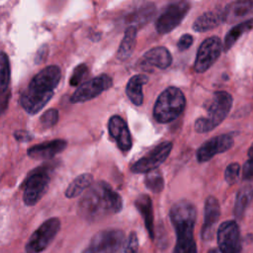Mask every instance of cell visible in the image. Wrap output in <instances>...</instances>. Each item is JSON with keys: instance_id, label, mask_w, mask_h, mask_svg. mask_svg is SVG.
Returning a JSON list of instances; mask_svg holds the SVG:
<instances>
[{"instance_id": "7", "label": "cell", "mask_w": 253, "mask_h": 253, "mask_svg": "<svg viewBox=\"0 0 253 253\" xmlns=\"http://www.w3.org/2000/svg\"><path fill=\"white\" fill-rule=\"evenodd\" d=\"M124 243V231L120 229H105L93 235L82 253H117Z\"/></svg>"}, {"instance_id": "3", "label": "cell", "mask_w": 253, "mask_h": 253, "mask_svg": "<svg viewBox=\"0 0 253 253\" xmlns=\"http://www.w3.org/2000/svg\"><path fill=\"white\" fill-rule=\"evenodd\" d=\"M169 216L176 233V244L173 253H197L194 238L197 219L195 206L187 200H180L171 207Z\"/></svg>"}, {"instance_id": "18", "label": "cell", "mask_w": 253, "mask_h": 253, "mask_svg": "<svg viewBox=\"0 0 253 253\" xmlns=\"http://www.w3.org/2000/svg\"><path fill=\"white\" fill-rule=\"evenodd\" d=\"M253 12V0H236L229 3L223 10V22L234 23Z\"/></svg>"}, {"instance_id": "12", "label": "cell", "mask_w": 253, "mask_h": 253, "mask_svg": "<svg viewBox=\"0 0 253 253\" xmlns=\"http://www.w3.org/2000/svg\"><path fill=\"white\" fill-rule=\"evenodd\" d=\"M172 146L173 144L170 141L161 142L146 155L134 162L130 170L134 173H148L157 169L169 156Z\"/></svg>"}, {"instance_id": "16", "label": "cell", "mask_w": 253, "mask_h": 253, "mask_svg": "<svg viewBox=\"0 0 253 253\" xmlns=\"http://www.w3.org/2000/svg\"><path fill=\"white\" fill-rule=\"evenodd\" d=\"M109 132L117 141L119 148L123 151H127L131 147V136L126 123L120 116H113L108 124Z\"/></svg>"}, {"instance_id": "34", "label": "cell", "mask_w": 253, "mask_h": 253, "mask_svg": "<svg viewBox=\"0 0 253 253\" xmlns=\"http://www.w3.org/2000/svg\"><path fill=\"white\" fill-rule=\"evenodd\" d=\"M194 39L190 34H184L178 41L177 42V47L180 51H185L187 50L193 43Z\"/></svg>"}, {"instance_id": "17", "label": "cell", "mask_w": 253, "mask_h": 253, "mask_svg": "<svg viewBox=\"0 0 253 253\" xmlns=\"http://www.w3.org/2000/svg\"><path fill=\"white\" fill-rule=\"evenodd\" d=\"M67 143L63 139H54L36 144L28 149V155L34 159H49L61 152Z\"/></svg>"}, {"instance_id": "24", "label": "cell", "mask_w": 253, "mask_h": 253, "mask_svg": "<svg viewBox=\"0 0 253 253\" xmlns=\"http://www.w3.org/2000/svg\"><path fill=\"white\" fill-rule=\"evenodd\" d=\"M136 28L131 26H128L125 31V36L122 40L117 54L119 59L126 60L132 54L136 42Z\"/></svg>"}, {"instance_id": "35", "label": "cell", "mask_w": 253, "mask_h": 253, "mask_svg": "<svg viewBox=\"0 0 253 253\" xmlns=\"http://www.w3.org/2000/svg\"><path fill=\"white\" fill-rule=\"evenodd\" d=\"M242 177L244 180L253 179V154L249 156V159L243 165Z\"/></svg>"}, {"instance_id": "27", "label": "cell", "mask_w": 253, "mask_h": 253, "mask_svg": "<svg viewBox=\"0 0 253 253\" xmlns=\"http://www.w3.org/2000/svg\"><path fill=\"white\" fill-rule=\"evenodd\" d=\"M155 14V7L152 4H147L139 8L136 12L129 15L127 22L131 27L136 28L137 26H142L146 24Z\"/></svg>"}, {"instance_id": "11", "label": "cell", "mask_w": 253, "mask_h": 253, "mask_svg": "<svg viewBox=\"0 0 253 253\" xmlns=\"http://www.w3.org/2000/svg\"><path fill=\"white\" fill-rule=\"evenodd\" d=\"M217 244L221 253H241L240 229L235 220H225L217 229Z\"/></svg>"}, {"instance_id": "20", "label": "cell", "mask_w": 253, "mask_h": 253, "mask_svg": "<svg viewBox=\"0 0 253 253\" xmlns=\"http://www.w3.org/2000/svg\"><path fill=\"white\" fill-rule=\"evenodd\" d=\"M135 208L140 212L145 228L148 232V235L151 239L154 238V225H153V208H152V201L149 196L142 194L139 195L135 202Z\"/></svg>"}, {"instance_id": "29", "label": "cell", "mask_w": 253, "mask_h": 253, "mask_svg": "<svg viewBox=\"0 0 253 253\" xmlns=\"http://www.w3.org/2000/svg\"><path fill=\"white\" fill-rule=\"evenodd\" d=\"M10 83V63L5 52H0V92L7 91Z\"/></svg>"}, {"instance_id": "10", "label": "cell", "mask_w": 253, "mask_h": 253, "mask_svg": "<svg viewBox=\"0 0 253 253\" xmlns=\"http://www.w3.org/2000/svg\"><path fill=\"white\" fill-rule=\"evenodd\" d=\"M222 44L218 37H210L206 39L199 46L196 59L195 70L198 73H204L218 59L221 54Z\"/></svg>"}, {"instance_id": "26", "label": "cell", "mask_w": 253, "mask_h": 253, "mask_svg": "<svg viewBox=\"0 0 253 253\" xmlns=\"http://www.w3.org/2000/svg\"><path fill=\"white\" fill-rule=\"evenodd\" d=\"M93 185V176L89 173H84L77 176L65 190V196L69 199L79 196L83 191Z\"/></svg>"}, {"instance_id": "13", "label": "cell", "mask_w": 253, "mask_h": 253, "mask_svg": "<svg viewBox=\"0 0 253 253\" xmlns=\"http://www.w3.org/2000/svg\"><path fill=\"white\" fill-rule=\"evenodd\" d=\"M112 85V78L109 75L102 74L80 85L72 94L70 101L71 103H82L89 101L99 96L103 91L108 90Z\"/></svg>"}, {"instance_id": "4", "label": "cell", "mask_w": 253, "mask_h": 253, "mask_svg": "<svg viewBox=\"0 0 253 253\" xmlns=\"http://www.w3.org/2000/svg\"><path fill=\"white\" fill-rule=\"evenodd\" d=\"M232 101V96L229 93L225 91L214 92L209 104L207 116L196 120L195 130L199 133H205L215 128L230 112Z\"/></svg>"}, {"instance_id": "5", "label": "cell", "mask_w": 253, "mask_h": 253, "mask_svg": "<svg viewBox=\"0 0 253 253\" xmlns=\"http://www.w3.org/2000/svg\"><path fill=\"white\" fill-rule=\"evenodd\" d=\"M185 106L184 93L179 88L170 86L158 96L153 108V118L160 124L170 123L182 114Z\"/></svg>"}, {"instance_id": "32", "label": "cell", "mask_w": 253, "mask_h": 253, "mask_svg": "<svg viewBox=\"0 0 253 253\" xmlns=\"http://www.w3.org/2000/svg\"><path fill=\"white\" fill-rule=\"evenodd\" d=\"M87 73H88V68L86 64H79L78 66H76L69 80L70 85L71 86L79 85L82 82V80L85 78Z\"/></svg>"}, {"instance_id": "39", "label": "cell", "mask_w": 253, "mask_h": 253, "mask_svg": "<svg viewBox=\"0 0 253 253\" xmlns=\"http://www.w3.org/2000/svg\"><path fill=\"white\" fill-rule=\"evenodd\" d=\"M253 154V143L251 144V146H250V148H249V150H248V155L250 156V155H252Z\"/></svg>"}, {"instance_id": "23", "label": "cell", "mask_w": 253, "mask_h": 253, "mask_svg": "<svg viewBox=\"0 0 253 253\" xmlns=\"http://www.w3.org/2000/svg\"><path fill=\"white\" fill-rule=\"evenodd\" d=\"M253 200V187L251 185L242 186L236 194L233 213L237 219H241L248 206Z\"/></svg>"}, {"instance_id": "15", "label": "cell", "mask_w": 253, "mask_h": 253, "mask_svg": "<svg viewBox=\"0 0 253 253\" xmlns=\"http://www.w3.org/2000/svg\"><path fill=\"white\" fill-rule=\"evenodd\" d=\"M220 216V207L215 197L210 196L205 202L204 208V223L202 226L203 240H210L213 233V227L217 223Z\"/></svg>"}, {"instance_id": "19", "label": "cell", "mask_w": 253, "mask_h": 253, "mask_svg": "<svg viewBox=\"0 0 253 253\" xmlns=\"http://www.w3.org/2000/svg\"><path fill=\"white\" fill-rule=\"evenodd\" d=\"M142 62L145 65L154 66L159 69H166L172 63V55L164 46H156L144 53Z\"/></svg>"}, {"instance_id": "21", "label": "cell", "mask_w": 253, "mask_h": 253, "mask_svg": "<svg viewBox=\"0 0 253 253\" xmlns=\"http://www.w3.org/2000/svg\"><path fill=\"white\" fill-rule=\"evenodd\" d=\"M223 22L222 11L213 10L203 13L193 24V30L199 33L211 31Z\"/></svg>"}, {"instance_id": "2", "label": "cell", "mask_w": 253, "mask_h": 253, "mask_svg": "<svg viewBox=\"0 0 253 253\" xmlns=\"http://www.w3.org/2000/svg\"><path fill=\"white\" fill-rule=\"evenodd\" d=\"M60 77L61 70L57 65H49L41 70L21 96L20 103L24 110L31 115L39 113L52 97Z\"/></svg>"}, {"instance_id": "9", "label": "cell", "mask_w": 253, "mask_h": 253, "mask_svg": "<svg viewBox=\"0 0 253 253\" xmlns=\"http://www.w3.org/2000/svg\"><path fill=\"white\" fill-rule=\"evenodd\" d=\"M190 8L191 5L187 0H179L169 4L156 21V31L161 35L173 31L184 20Z\"/></svg>"}, {"instance_id": "8", "label": "cell", "mask_w": 253, "mask_h": 253, "mask_svg": "<svg viewBox=\"0 0 253 253\" xmlns=\"http://www.w3.org/2000/svg\"><path fill=\"white\" fill-rule=\"evenodd\" d=\"M60 228V220L57 217H50L42 223L31 235L26 244L27 253H41L53 240Z\"/></svg>"}, {"instance_id": "28", "label": "cell", "mask_w": 253, "mask_h": 253, "mask_svg": "<svg viewBox=\"0 0 253 253\" xmlns=\"http://www.w3.org/2000/svg\"><path fill=\"white\" fill-rule=\"evenodd\" d=\"M144 184L153 193H159L164 188V179L160 171L155 169L153 171L146 173Z\"/></svg>"}, {"instance_id": "1", "label": "cell", "mask_w": 253, "mask_h": 253, "mask_svg": "<svg viewBox=\"0 0 253 253\" xmlns=\"http://www.w3.org/2000/svg\"><path fill=\"white\" fill-rule=\"evenodd\" d=\"M123 208L121 196L104 182L93 183L78 203V213L87 221H97L119 212Z\"/></svg>"}, {"instance_id": "36", "label": "cell", "mask_w": 253, "mask_h": 253, "mask_svg": "<svg viewBox=\"0 0 253 253\" xmlns=\"http://www.w3.org/2000/svg\"><path fill=\"white\" fill-rule=\"evenodd\" d=\"M9 92H0V115L3 113V111L6 109L7 103H8V98H9Z\"/></svg>"}, {"instance_id": "33", "label": "cell", "mask_w": 253, "mask_h": 253, "mask_svg": "<svg viewBox=\"0 0 253 253\" xmlns=\"http://www.w3.org/2000/svg\"><path fill=\"white\" fill-rule=\"evenodd\" d=\"M138 252V239L135 232H130L126 241L125 242L122 253H137Z\"/></svg>"}, {"instance_id": "14", "label": "cell", "mask_w": 253, "mask_h": 253, "mask_svg": "<svg viewBox=\"0 0 253 253\" xmlns=\"http://www.w3.org/2000/svg\"><path fill=\"white\" fill-rule=\"evenodd\" d=\"M234 139L231 134L224 133L213 136L205 141L197 150V160L201 163L211 160L214 155L227 151L233 146Z\"/></svg>"}, {"instance_id": "25", "label": "cell", "mask_w": 253, "mask_h": 253, "mask_svg": "<svg viewBox=\"0 0 253 253\" xmlns=\"http://www.w3.org/2000/svg\"><path fill=\"white\" fill-rule=\"evenodd\" d=\"M252 29H253V18L249 19L247 21L241 22V23L237 24L236 26H234L231 30H229L227 32V34L224 38V43H223L224 50L230 49L243 34L248 33Z\"/></svg>"}, {"instance_id": "22", "label": "cell", "mask_w": 253, "mask_h": 253, "mask_svg": "<svg viewBox=\"0 0 253 253\" xmlns=\"http://www.w3.org/2000/svg\"><path fill=\"white\" fill-rule=\"evenodd\" d=\"M148 82V77L143 74H137L132 76L126 88V93L128 99L136 106H140L143 102L142 86Z\"/></svg>"}, {"instance_id": "30", "label": "cell", "mask_w": 253, "mask_h": 253, "mask_svg": "<svg viewBox=\"0 0 253 253\" xmlns=\"http://www.w3.org/2000/svg\"><path fill=\"white\" fill-rule=\"evenodd\" d=\"M239 174H240V165L237 162H233L226 167L224 172V179L227 184L233 185L238 180Z\"/></svg>"}, {"instance_id": "37", "label": "cell", "mask_w": 253, "mask_h": 253, "mask_svg": "<svg viewBox=\"0 0 253 253\" xmlns=\"http://www.w3.org/2000/svg\"><path fill=\"white\" fill-rule=\"evenodd\" d=\"M15 136L18 140H28V139H31L30 136H29V133L26 132V131H23V130H19L15 133Z\"/></svg>"}, {"instance_id": "38", "label": "cell", "mask_w": 253, "mask_h": 253, "mask_svg": "<svg viewBox=\"0 0 253 253\" xmlns=\"http://www.w3.org/2000/svg\"><path fill=\"white\" fill-rule=\"evenodd\" d=\"M208 253H221V252L219 251V249H211Z\"/></svg>"}, {"instance_id": "31", "label": "cell", "mask_w": 253, "mask_h": 253, "mask_svg": "<svg viewBox=\"0 0 253 253\" xmlns=\"http://www.w3.org/2000/svg\"><path fill=\"white\" fill-rule=\"evenodd\" d=\"M58 120V112L55 109H49L45 111L40 118V122L43 127L53 126Z\"/></svg>"}, {"instance_id": "6", "label": "cell", "mask_w": 253, "mask_h": 253, "mask_svg": "<svg viewBox=\"0 0 253 253\" xmlns=\"http://www.w3.org/2000/svg\"><path fill=\"white\" fill-rule=\"evenodd\" d=\"M47 167H40L29 174L22 185L23 200L27 206L36 205L45 194L49 181L50 174Z\"/></svg>"}]
</instances>
